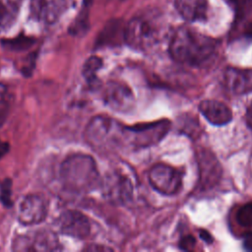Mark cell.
Returning <instances> with one entry per match:
<instances>
[{"label":"cell","mask_w":252,"mask_h":252,"mask_svg":"<svg viewBox=\"0 0 252 252\" xmlns=\"http://www.w3.org/2000/svg\"><path fill=\"white\" fill-rule=\"evenodd\" d=\"M21 9V0H0V31L9 29L16 22Z\"/></svg>","instance_id":"15"},{"label":"cell","mask_w":252,"mask_h":252,"mask_svg":"<svg viewBox=\"0 0 252 252\" xmlns=\"http://www.w3.org/2000/svg\"><path fill=\"white\" fill-rule=\"evenodd\" d=\"M169 121L159 120L151 123L125 126L121 123L117 132V149H141L158 143L167 133Z\"/></svg>","instance_id":"3"},{"label":"cell","mask_w":252,"mask_h":252,"mask_svg":"<svg viewBox=\"0 0 252 252\" xmlns=\"http://www.w3.org/2000/svg\"><path fill=\"white\" fill-rule=\"evenodd\" d=\"M59 173L62 185L72 193L87 194L100 186L96 162L86 154H74L66 158Z\"/></svg>","instance_id":"2"},{"label":"cell","mask_w":252,"mask_h":252,"mask_svg":"<svg viewBox=\"0 0 252 252\" xmlns=\"http://www.w3.org/2000/svg\"><path fill=\"white\" fill-rule=\"evenodd\" d=\"M149 181L156 191L162 195L171 196L179 191L182 177L180 172L170 165L158 163L150 169Z\"/></svg>","instance_id":"6"},{"label":"cell","mask_w":252,"mask_h":252,"mask_svg":"<svg viewBox=\"0 0 252 252\" xmlns=\"http://www.w3.org/2000/svg\"><path fill=\"white\" fill-rule=\"evenodd\" d=\"M61 249L56 234L50 230H39L32 234L21 235L14 241V250L55 251Z\"/></svg>","instance_id":"9"},{"label":"cell","mask_w":252,"mask_h":252,"mask_svg":"<svg viewBox=\"0 0 252 252\" xmlns=\"http://www.w3.org/2000/svg\"><path fill=\"white\" fill-rule=\"evenodd\" d=\"M174 6L179 15L187 22H201L207 19V0H174Z\"/></svg>","instance_id":"14"},{"label":"cell","mask_w":252,"mask_h":252,"mask_svg":"<svg viewBox=\"0 0 252 252\" xmlns=\"http://www.w3.org/2000/svg\"><path fill=\"white\" fill-rule=\"evenodd\" d=\"M101 66L102 60L96 56H92L85 62L83 67V76L91 86H94V84L97 85L98 82L96 73L101 68Z\"/></svg>","instance_id":"16"},{"label":"cell","mask_w":252,"mask_h":252,"mask_svg":"<svg viewBox=\"0 0 252 252\" xmlns=\"http://www.w3.org/2000/svg\"><path fill=\"white\" fill-rule=\"evenodd\" d=\"M225 88L234 94L252 92V70L228 67L223 73Z\"/></svg>","instance_id":"12"},{"label":"cell","mask_w":252,"mask_h":252,"mask_svg":"<svg viewBox=\"0 0 252 252\" xmlns=\"http://www.w3.org/2000/svg\"><path fill=\"white\" fill-rule=\"evenodd\" d=\"M196 245V239L190 235V234H187V235H183L180 240H179V248L182 249V250H192Z\"/></svg>","instance_id":"21"},{"label":"cell","mask_w":252,"mask_h":252,"mask_svg":"<svg viewBox=\"0 0 252 252\" xmlns=\"http://www.w3.org/2000/svg\"><path fill=\"white\" fill-rule=\"evenodd\" d=\"M48 203L41 194H29L20 204L18 218L25 225L40 223L47 216Z\"/></svg>","instance_id":"8"},{"label":"cell","mask_w":252,"mask_h":252,"mask_svg":"<svg viewBox=\"0 0 252 252\" xmlns=\"http://www.w3.org/2000/svg\"><path fill=\"white\" fill-rule=\"evenodd\" d=\"M104 104L116 112H127L134 104V95L128 86L121 82L109 81L102 88Z\"/></svg>","instance_id":"7"},{"label":"cell","mask_w":252,"mask_h":252,"mask_svg":"<svg viewBox=\"0 0 252 252\" xmlns=\"http://www.w3.org/2000/svg\"><path fill=\"white\" fill-rule=\"evenodd\" d=\"M199 236H200V238L202 239V240H204L206 243H208V244H210V243H212L213 242V237H212V235L210 234V232L209 231H207V230H205V229H200L199 230Z\"/></svg>","instance_id":"23"},{"label":"cell","mask_w":252,"mask_h":252,"mask_svg":"<svg viewBox=\"0 0 252 252\" xmlns=\"http://www.w3.org/2000/svg\"><path fill=\"white\" fill-rule=\"evenodd\" d=\"M159 32L158 16L153 12H147L128 22L123 31V38L129 46L145 50L158 42Z\"/></svg>","instance_id":"4"},{"label":"cell","mask_w":252,"mask_h":252,"mask_svg":"<svg viewBox=\"0 0 252 252\" xmlns=\"http://www.w3.org/2000/svg\"><path fill=\"white\" fill-rule=\"evenodd\" d=\"M217 49V41L188 27H179L172 34L168 51L182 64L198 66L209 60Z\"/></svg>","instance_id":"1"},{"label":"cell","mask_w":252,"mask_h":252,"mask_svg":"<svg viewBox=\"0 0 252 252\" xmlns=\"http://www.w3.org/2000/svg\"><path fill=\"white\" fill-rule=\"evenodd\" d=\"M11 94L6 85L0 83V127L4 124L10 111Z\"/></svg>","instance_id":"17"},{"label":"cell","mask_w":252,"mask_h":252,"mask_svg":"<svg viewBox=\"0 0 252 252\" xmlns=\"http://www.w3.org/2000/svg\"><path fill=\"white\" fill-rule=\"evenodd\" d=\"M245 121H246L247 126L252 130V102L247 107L246 114H245Z\"/></svg>","instance_id":"24"},{"label":"cell","mask_w":252,"mask_h":252,"mask_svg":"<svg viewBox=\"0 0 252 252\" xmlns=\"http://www.w3.org/2000/svg\"><path fill=\"white\" fill-rule=\"evenodd\" d=\"M243 247L247 251H252V232H248L244 235Z\"/></svg>","instance_id":"22"},{"label":"cell","mask_w":252,"mask_h":252,"mask_svg":"<svg viewBox=\"0 0 252 252\" xmlns=\"http://www.w3.org/2000/svg\"><path fill=\"white\" fill-rule=\"evenodd\" d=\"M245 35L252 37V22L249 23L245 28Z\"/></svg>","instance_id":"26"},{"label":"cell","mask_w":252,"mask_h":252,"mask_svg":"<svg viewBox=\"0 0 252 252\" xmlns=\"http://www.w3.org/2000/svg\"><path fill=\"white\" fill-rule=\"evenodd\" d=\"M9 151V144L0 141V158Z\"/></svg>","instance_id":"25"},{"label":"cell","mask_w":252,"mask_h":252,"mask_svg":"<svg viewBox=\"0 0 252 252\" xmlns=\"http://www.w3.org/2000/svg\"><path fill=\"white\" fill-rule=\"evenodd\" d=\"M236 220L243 227L252 226V202L240 207L236 213Z\"/></svg>","instance_id":"18"},{"label":"cell","mask_w":252,"mask_h":252,"mask_svg":"<svg viewBox=\"0 0 252 252\" xmlns=\"http://www.w3.org/2000/svg\"><path fill=\"white\" fill-rule=\"evenodd\" d=\"M199 110L213 125L221 126L227 124L232 119V112L230 108L219 100H202L199 104Z\"/></svg>","instance_id":"13"},{"label":"cell","mask_w":252,"mask_h":252,"mask_svg":"<svg viewBox=\"0 0 252 252\" xmlns=\"http://www.w3.org/2000/svg\"><path fill=\"white\" fill-rule=\"evenodd\" d=\"M235 11L236 17H242L252 9V0H226Z\"/></svg>","instance_id":"19"},{"label":"cell","mask_w":252,"mask_h":252,"mask_svg":"<svg viewBox=\"0 0 252 252\" xmlns=\"http://www.w3.org/2000/svg\"><path fill=\"white\" fill-rule=\"evenodd\" d=\"M73 4L74 0H32V13L37 21L51 25L58 21Z\"/></svg>","instance_id":"11"},{"label":"cell","mask_w":252,"mask_h":252,"mask_svg":"<svg viewBox=\"0 0 252 252\" xmlns=\"http://www.w3.org/2000/svg\"><path fill=\"white\" fill-rule=\"evenodd\" d=\"M61 233L78 239L87 238L91 233V221L83 213L75 210L63 212L58 219Z\"/></svg>","instance_id":"10"},{"label":"cell","mask_w":252,"mask_h":252,"mask_svg":"<svg viewBox=\"0 0 252 252\" xmlns=\"http://www.w3.org/2000/svg\"><path fill=\"white\" fill-rule=\"evenodd\" d=\"M11 181L9 179H6L5 181L2 182L1 185V190H0V199L2 201V203L9 207L11 206V195H12V191H11Z\"/></svg>","instance_id":"20"},{"label":"cell","mask_w":252,"mask_h":252,"mask_svg":"<svg viewBox=\"0 0 252 252\" xmlns=\"http://www.w3.org/2000/svg\"><path fill=\"white\" fill-rule=\"evenodd\" d=\"M103 197L114 205L126 204L133 195V184L129 176L120 170H113L101 179Z\"/></svg>","instance_id":"5"}]
</instances>
